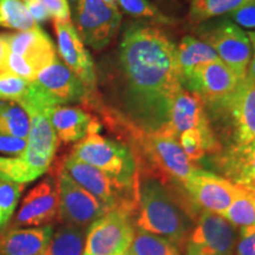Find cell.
I'll list each match as a JSON object with an SVG mask.
<instances>
[{"label": "cell", "mask_w": 255, "mask_h": 255, "mask_svg": "<svg viewBox=\"0 0 255 255\" xmlns=\"http://www.w3.org/2000/svg\"><path fill=\"white\" fill-rule=\"evenodd\" d=\"M71 156L100 169L123 186L138 188L137 161L127 144L90 132L73 146Z\"/></svg>", "instance_id": "obj_4"}, {"label": "cell", "mask_w": 255, "mask_h": 255, "mask_svg": "<svg viewBox=\"0 0 255 255\" xmlns=\"http://www.w3.org/2000/svg\"><path fill=\"white\" fill-rule=\"evenodd\" d=\"M63 170L79 186L97 197L108 209H122L132 215L138 203L136 188L123 186L100 169L79 161L70 155L63 164Z\"/></svg>", "instance_id": "obj_6"}, {"label": "cell", "mask_w": 255, "mask_h": 255, "mask_svg": "<svg viewBox=\"0 0 255 255\" xmlns=\"http://www.w3.org/2000/svg\"><path fill=\"white\" fill-rule=\"evenodd\" d=\"M103 1L107 2L108 5L114 6V7H119V6H117V0H103Z\"/></svg>", "instance_id": "obj_40"}, {"label": "cell", "mask_w": 255, "mask_h": 255, "mask_svg": "<svg viewBox=\"0 0 255 255\" xmlns=\"http://www.w3.org/2000/svg\"><path fill=\"white\" fill-rule=\"evenodd\" d=\"M8 49L26 58L39 71L57 57L52 40L40 27L8 34Z\"/></svg>", "instance_id": "obj_19"}, {"label": "cell", "mask_w": 255, "mask_h": 255, "mask_svg": "<svg viewBox=\"0 0 255 255\" xmlns=\"http://www.w3.org/2000/svg\"><path fill=\"white\" fill-rule=\"evenodd\" d=\"M226 18L238 26L255 30V0L246 2L226 15Z\"/></svg>", "instance_id": "obj_33"}, {"label": "cell", "mask_w": 255, "mask_h": 255, "mask_svg": "<svg viewBox=\"0 0 255 255\" xmlns=\"http://www.w3.org/2000/svg\"><path fill=\"white\" fill-rule=\"evenodd\" d=\"M237 231L223 216L203 212L186 245V255H234Z\"/></svg>", "instance_id": "obj_10"}, {"label": "cell", "mask_w": 255, "mask_h": 255, "mask_svg": "<svg viewBox=\"0 0 255 255\" xmlns=\"http://www.w3.org/2000/svg\"><path fill=\"white\" fill-rule=\"evenodd\" d=\"M157 1H163V0H157Z\"/></svg>", "instance_id": "obj_42"}, {"label": "cell", "mask_w": 255, "mask_h": 255, "mask_svg": "<svg viewBox=\"0 0 255 255\" xmlns=\"http://www.w3.org/2000/svg\"><path fill=\"white\" fill-rule=\"evenodd\" d=\"M51 162L52 159L37 154L27 146L18 156H0V178L26 184L45 174Z\"/></svg>", "instance_id": "obj_21"}, {"label": "cell", "mask_w": 255, "mask_h": 255, "mask_svg": "<svg viewBox=\"0 0 255 255\" xmlns=\"http://www.w3.org/2000/svg\"><path fill=\"white\" fill-rule=\"evenodd\" d=\"M237 255H255V225L241 227Z\"/></svg>", "instance_id": "obj_35"}, {"label": "cell", "mask_w": 255, "mask_h": 255, "mask_svg": "<svg viewBox=\"0 0 255 255\" xmlns=\"http://www.w3.org/2000/svg\"><path fill=\"white\" fill-rule=\"evenodd\" d=\"M184 188L196 206L219 215H222L244 190V187L226 177L200 168L190 175Z\"/></svg>", "instance_id": "obj_11"}, {"label": "cell", "mask_w": 255, "mask_h": 255, "mask_svg": "<svg viewBox=\"0 0 255 255\" xmlns=\"http://www.w3.org/2000/svg\"><path fill=\"white\" fill-rule=\"evenodd\" d=\"M117 6L131 17L144 19L151 23L159 25H174L176 23L173 18L159 11L149 0H117Z\"/></svg>", "instance_id": "obj_29"}, {"label": "cell", "mask_w": 255, "mask_h": 255, "mask_svg": "<svg viewBox=\"0 0 255 255\" xmlns=\"http://www.w3.org/2000/svg\"><path fill=\"white\" fill-rule=\"evenodd\" d=\"M213 159L227 180L255 190V144L222 149Z\"/></svg>", "instance_id": "obj_18"}, {"label": "cell", "mask_w": 255, "mask_h": 255, "mask_svg": "<svg viewBox=\"0 0 255 255\" xmlns=\"http://www.w3.org/2000/svg\"><path fill=\"white\" fill-rule=\"evenodd\" d=\"M238 227L255 225V190L244 187V190L221 215Z\"/></svg>", "instance_id": "obj_27"}, {"label": "cell", "mask_w": 255, "mask_h": 255, "mask_svg": "<svg viewBox=\"0 0 255 255\" xmlns=\"http://www.w3.org/2000/svg\"><path fill=\"white\" fill-rule=\"evenodd\" d=\"M117 65L121 116L145 132L162 131L182 89L176 45L157 27L131 24L123 32Z\"/></svg>", "instance_id": "obj_1"}, {"label": "cell", "mask_w": 255, "mask_h": 255, "mask_svg": "<svg viewBox=\"0 0 255 255\" xmlns=\"http://www.w3.org/2000/svg\"><path fill=\"white\" fill-rule=\"evenodd\" d=\"M84 244L83 228L64 223L53 232L45 251L40 255H83Z\"/></svg>", "instance_id": "obj_23"}, {"label": "cell", "mask_w": 255, "mask_h": 255, "mask_svg": "<svg viewBox=\"0 0 255 255\" xmlns=\"http://www.w3.org/2000/svg\"><path fill=\"white\" fill-rule=\"evenodd\" d=\"M129 251L135 255H181L173 242L144 231L136 233Z\"/></svg>", "instance_id": "obj_28"}, {"label": "cell", "mask_w": 255, "mask_h": 255, "mask_svg": "<svg viewBox=\"0 0 255 255\" xmlns=\"http://www.w3.org/2000/svg\"><path fill=\"white\" fill-rule=\"evenodd\" d=\"M133 238L131 215L122 209L109 210L89 226L83 255H122Z\"/></svg>", "instance_id": "obj_7"}, {"label": "cell", "mask_w": 255, "mask_h": 255, "mask_svg": "<svg viewBox=\"0 0 255 255\" xmlns=\"http://www.w3.org/2000/svg\"><path fill=\"white\" fill-rule=\"evenodd\" d=\"M176 59L181 84L183 89H188L203 65L220 58L215 50L203 40L186 36L176 46Z\"/></svg>", "instance_id": "obj_22"}, {"label": "cell", "mask_w": 255, "mask_h": 255, "mask_svg": "<svg viewBox=\"0 0 255 255\" xmlns=\"http://www.w3.org/2000/svg\"><path fill=\"white\" fill-rule=\"evenodd\" d=\"M30 115L18 102L0 101V132L27 138Z\"/></svg>", "instance_id": "obj_24"}, {"label": "cell", "mask_w": 255, "mask_h": 255, "mask_svg": "<svg viewBox=\"0 0 255 255\" xmlns=\"http://www.w3.org/2000/svg\"><path fill=\"white\" fill-rule=\"evenodd\" d=\"M5 71L26 79L28 82H33L36 81L39 70L24 57L19 56L17 53L8 52L7 59H6Z\"/></svg>", "instance_id": "obj_32"}, {"label": "cell", "mask_w": 255, "mask_h": 255, "mask_svg": "<svg viewBox=\"0 0 255 255\" xmlns=\"http://www.w3.org/2000/svg\"><path fill=\"white\" fill-rule=\"evenodd\" d=\"M34 82L58 105L84 101L90 92L58 57L38 72Z\"/></svg>", "instance_id": "obj_15"}, {"label": "cell", "mask_w": 255, "mask_h": 255, "mask_svg": "<svg viewBox=\"0 0 255 255\" xmlns=\"http://www.w3.org/2000/svg\"><path fill=\"white\" fill-rule=\"evenodd\" d=\"M247 34L252 45V57L247 70V78L255 82V31H250Z\"/></svg>", "instance_id": "obj_39"}, {"label": "cell", "mask_w": 255, "mask_h": 255, "mask_svg": "<svg viewBox=\"0 0 255 255\" xmlns=\"http://www.w3.org/2000/svg\"><path fill=\"white\" fill-rule=\"evenodd\" d=\"M73 26L83 43L96 51L110 45L122 23L119 8L103 0H68Z\"/></svg>", "instance_id": "obj_5"}, {"label": "cell", "mask_w": 255, "mask_h": 255, "mask_svg": "<svg viewBox=\"0 0 255 255\" xmlns=\"http://www.w3.org/2000/svg\"><path fill=\"white\" fill-rule=\"evenodd\" d=\"M53 232L51 225L13 228L0 239V255H40Z\"/></svg>", "instance_id": "obj_20"}, {"label": "cell", "mask_w": 255, "mask_h": 255, "mask_svg": "<svg viewBox=\"0 0 255 255\" xmlns=\"http://www.w3.org/2000/svg\"><path fill=\"white\" fill-rule=\"evenodd\" d=\"M47 114L57 138L63 143L79 142L88 133L98 132L100 129V123L79 108L56 105Z\"/></svg>", "instance_id": "obj_17"}, {"label": "cell", "mask_w": 255, "mask_h": 255, "mask_svg": "<svg viewBox=\"0 0 255 255\" xmlns=\"http://www.w3.org/2000/svg\"><path fill=\"white\" fill-rule=\"evenodd\" d=\"M25 7L36 23H44L50 18V13L40 0H23Z\"/></svg>", "instance_id": "obj_37"}, {"label": "cell", "mask_w": 255, "mask_h": 255, "mask_svg": "<svg viewBox=\"0 0 255 255\" xmlns=\"http://www.w3.org/2000/svg\"><path fill=\"white\" fill-rule=\"evenodd\" d=\"M59 214L58 183L47 177L33 187L21 201L15 215L14 226L41 227L50 225Z\"/></svg>", "instance_id": "obj_12"}, {"label": "cell", "mask_w": 255, "mask_h": 255, "mask_svg": "<svg viewBox=\"0 0 255 255\" xmlns=\"http://www.w3.org/2000/svg\"><path fill=\"white\" fill-rule=\"evenodd\" d=\"M55 20H71L68 0H40Z\"/></svg>", "instance_id": "obj_36"}, {"label": "cell", "mask_w": 255, "mask_h": 255, "mask_svg": "<svg viewBox=\"0 0 255 255\" xmlns=\"http://www.w3.org/2000/svg\"><path fill=\"white\" fill-rule=\"evenodd\" d=\"M200 38L215 50L219 58L240 81L247 77L252 57V45L247 32L229 19H223L212 26L203 27Z\"/></svg>", "instance_id": "obj_8"}, {"label": "cell", "mask_w": 255, "mask_h": 255, "mask_svg": "<svg viewBox=\"0 0 255 255\" xmlns=\"http://www.w3.org/2000/svg\"><path fill=\"white\" fill-rule=\"evenodd\" d=\"M251 0H191L188 19L193 23H202L210 18L228 13Z\"/></svg>", "instance_id": "obj_25"}, {"label": "cell", "mask_w": 255, "mask_h": 255, "mask_svg": "<svg viewBox=\"0 0 255 255\" xmlns=\"http://www.w3.org/2000/svg\"><path fill=\"white\" fill-rule=\"evenodd\" d=\"M58 219L66 225L84 228L109 212L97 197L79 186L65 171H60L58 180Z\"/></svg>", "instance_id": "obj_9"}, {"label": "cell", "mask_w": 255, "mask_h": 255, "mask_svg": "<svg viewBox=\"0 0 255 255\" xmlns=\"http://www.w3.org/2000/svg\"><path fill=\"white\" fill-rule=\"evenodd\" d=\"M206 110L222 149L255 144V82L242 79L227 97L206 104Z\"/></svg>", "instance_id": "obj_3"}, {"label": "cell", "mask_w": 255, "mask_h": 255, "mask_svg": "<svg viewBox=\"0 0 255 255\" xmlns=\"http://www.w3.org/2000/svg\"><path fill=\"white\" fill-rule=\"evenodd\" d=\"M0 25L18 31L39 27L27 12L23 0H0Z\"/></svg>", "instance_id": "obj_26"}, {"label": "cell", "mask_w": 255, "mask_h": 255, "mask_svg": "<svg viewBox=\"0 0 255 255\" xmlns=\"http://www.w3.org/2000/svg\"><path fill=\"white\" fill-rule=\"evenodd\" d=\"M31 82L8 72L0 73V101L20 103L30 91Z\"/></svg>", "instance_id": "obj_31"}, {"label": "cell", "mask_w": 255, "mask_h": 255, "mask_svg": "<svg viewBox=\"0 0 255 255\" xmlns=\"http://www.w3.org/2000/svg\"><path fill=\"white\" fill-rule=\"evenodd\" d=\"M240 79L221 59L213 60L197 71L187 90L202 96L206 104L227 97L238 87Z\"/></svg>", "instance_id": "obj_16"}, {"label": "cell", "mask_w": 255, "mask_h": 255, "mask_svg": "<svg viewBox=\"0 0 255 255\" xmlns=\"http://www.w3.org/2000/svg\"><path fill=\"white\" fill-rule=\"evenodd\" d=\"M57 37V49L65 65L84 83L89 91L96 87L95 64L71 20H53Z\"/></svg>", "instance_id": "obj_13"}, {"label": "cell", "mask_w": 255, "mask_h": 255, "mask_svg": "<svg viewBox=\"0 0 255 255\" xmlns=\"http://www.w3.org/2000/svg\"><path fill=\"white\" fill-rule=\"evenodd\" d=\"M190 129H199L207 133L213 132L202 96L182 88L171 105L167 127L159 132L178 138L180 133Z\"/></svg>", "instance_id": "obj_14"}, {"label": "cell", "mask_w": 255, "mask_h": 255, "mask_svg": "<svg viewBox=\"0 0 255 255\" xmlns=\"http://www.w3.org/2000/svg\"><path fill=\"white\" fill-rule=\"evenodd\" d=\"M27 148V138L7 135L0 132V154L6 156H18Z\"/></svg>", "instance_id": "obj_34"}, {"label": "cell", "mask_w": 255, "mask_h": 255, "mask_svg": "<svg viewBox=\"0 0 255 255\" xmlns=\"http://www.w3.org/2000/svg\"><path fill=\"white\" fill-rule=\"evenodd\" d=\"M25 184L0 178V229L4 228L15 212Z\"/></svg>", "instance_id": "obj_30"}, {"label": "cell", "mask_w": 255, "mask_h": 255, "mask_svg": "<svg viewBox=\"0 0 255 255\" xmlns=\"http://www.w3.org/2000/svg\"><path fill=\"white\" fill-rule=\"evenodd\" d=\"M139 231L161 235L174 245L186 241L191 225L190 216L178 205L173 194L158 180L148 176L138 177Z\"/></svg>", "instance_id": "obj_2"}, {"label": "cell", "mask_w": 255, "mask_h": 255, "mask_svg": "<svg viewBox=\"0 0 255 255\" xmlns=\"http://www.w3.org/2000/svg\"><path fill=\"white\" fill-rule=\"evenodd\" d=\"M8 52V33H0V73L6 72L5 65Z\"/></svg>", "instance_id": "obj_38"}, {"label": "cell", "mask_w": 255, "mask_h": 255, "mask_svg": "<svg viewBox=\"0 0 255 255\" xmlns=\"http://www.w3.org/2000/svg\"><path fill=\"white\" fill-rule=\"evenodd\" d=\"M122 255H135V254H133V253H131V252H130L129 250H128V251L126 252V253H124V254H122Z\"/></svg>", "instance_id": "obj_41"}]
</instances>
